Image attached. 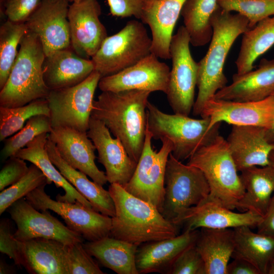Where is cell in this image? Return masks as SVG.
Returning a JSON list of instances; mask_svg holds the SVG:
<instances>
[{"instance_id": "8d00e7d4", "label": "cell", "mask_w": 274, "mask_h": 274, "mask_svg": "<svg viewBox=\"0 0 274 274\" xmlns=\"http://www.w3.org/2000/svg\"><path fill=\"white\" fill-rule=\"evenodd\" d=\"M52 128L50 118L48 116L40 114L30 118L20 130L5 140L1 151V161H5L14 156L36 136L44 133H49Z\"/></svg>"}, {"instance_id": "836d02e7", "label": "cell", "mask_w": 274, "mask_h": 274, "mask_svg": "<svg viewBox=\"0 0 274 274\" xmlns=\"http://www.w3.org/2000/svg\"><path fill=\"white\" fill-rule=\"evenodd\" d=\"M218 0H187L181 15L184 26L194 47L210 42L213 35L211 17L218 6Z\"/></svg>"}, {"instance_id": "bcb514c9", "label": "cell", "mask_w": 274, "mask_h": 274, "mask_svg": "<svg viewBox=\"0 0 274 274\" xmlns=\"http://www.w3.org/2000/svg\"><path fill=\"white\" fill-rule=\"evenodd\" d=\"M257 228L259 233L274 236V193L266 212Z\"/></svg>"}, {"instance_id": "4dcf8cb0", "label": "cell", "mask_w": 274, "mask_h": 274, "mask_svg": "<svg viewBox=\"0 0 274 274\" xmlns=\"http://www.w3.org/2000/svg\"><path fill=\"white\" fill-rule=\"evenodd\" d=\"M86 251L102 266L118 274H139L135 264L138 246L110 235L83 243Z\"/></svg>"}, {"instance_id": "ba28073f", "label": "cell", "mask_w": 274, "mask_h": 274, "mask_svg": "<svg viewBox=\"0 0 274 274\" xmlns=\"http://www.w3.org/2000/svg\"><path fill=\"white\" fill-rule=\"evenodd\" d=\"M210 191L207 181L199 168L184 164L170 154L165 173L161 212L165 219L174 223L186 210L207 199Z\"/></svg>"}, {"instance_id": "4fadbf2b", "label": "cell", "mask_w": 274, "mask_h": 274, "mask_svg": "<svg viewBox=\"0 0 274 274\" xmlns=\"http://www.w3.org/2000/svg\"><path fill=\"white\" fill-rule=\"evenodd\" d=\"M23 198L15 202L8 212L17 225L14 233L18 241L42 238L58 241L65 245L83 243L78 233L65 226L48 210L40 212Z\"/></svg>"}, {"instance_id": "ac0fdd59", "label": "cell", "mask_w": 274, "mask_h": 274, "mask_svg": "<svg viewBox=\"0 0 274 274\" xmlns=\"http://www.w3.org/2000/svg\"><path fill=\"white\" fill-rule=\"evenodd\" d=\"M87 133L97 151L98 162L106 169L108 182L124 186L132 177L137 162L129 156L121 141L112 136L100 120L91 116Z\"/></svg>"}, {"instance_id": "8fae6325", "label": "cell", "mask_w": 274, "mask_h": 274, "mask_svg": "<svg viewBox=\"0 0 274 274\" xmlns=\"http://www.w3.org/2000/svg\"><path fill=\"white\" fill-rule=\"evenodd\" d=\"M152 139L147 128L143 149L135 171L130 180L122 187L130 194L152 204L161 213L166 166L173 145L168 140L162 139L159 150H154Z\"/></svg>"}, {"instance_id": "f907efd6", "label": "cell", "mask_w": 274, "mask_h": 274, "mask_svg": "<svg viewBox=\"0 0 274 274\" xmlns=\"http://www.w3.org/2000/svg\"><path fill=\"white\" fill-rule=\"evenodd\" d=\"M269 165L270 166L274 169V150H273L271 152L269 155Z\"/></svg>"}, {"instance_id": "60d3db41", "label": "cell", "mask_w": 274, "mask_h": 274, "mask_svg": "<svg viewBox=\"0 0 274 274\" xmlns=\"http://www.w3.org/2000/svg\"><path fill=\"white\" fill-rule=\"evenodd\" d=\"M169 274H206L204 261L195 244L182 252L172 264Z\"/></svg>"}, {"instance_id": "5b68a950", "label": "cell", "mask_w": 274, "mask_h": 274, "mask_svg": "<svg viewBox=\"0 0 274 274\" xmlns=\"http://www.w3.org/2000/svg\"><path fill=\"white\" fill-rule=\"evenodd\" d=\"M187 164L202 172L210 187L208 199L231 210L236 209L245 189L223 137L219 135L197 150Z\"/></svg>"}, {"instance_id": "6da1fadb", "label": "cell", "mask_w": 274, "mask_h": 274, "mask_svg": "<svg viewBox=\"0 0 274 274\" xmlns=\"http://www.w3.org/2000/svg\"><path fill=\"white\" fill-rule=\"evenodd\" d=\"M150 93L138 90L102 91L93 104L91 117L106 125L137 163L145 143Z\"/></svg>"}, {"instance_id": "cb8c5ba5", "label": "cell", "mask_w": 274, "mask_h": 274, "mask_svg": "<svg viewBox=\"0 0 274 274\" xmlns=\"http://www.w3.org/2000/svg\"><path fill=\"white\" fill-rule=\"evenodd\" d=\"M20 266L31 274H68L67 245L42 238L18 241Z\"/></svg>"}, {"instance_id": "1f68e13d", "label": "cell", "mask_w": 274, "mask_h": 274, "mask_svg": "<svg viewBox=\"0 0 274 274\" xmlns=\"http://www.w3.org/2000/svg\"><path fill=\"white\" fill-rule=\"evenodd\" d=\"M234 248L232 258L244 259L253 265L260 274H268L274 262V236L242 226L233 228Z\"/></svg>"}, {"instance_id": "d6986e66", "label": "cell", "mask_w": 274, "mask_h": 274, "mask_svg": "<svg viewBox=\"0 0 274 274\" xmlns=\"http://www.w3.org/2000/svg\"><path fill=\"white\" fill-rule=\"evenodd\" d=\"M48 137L68 164L101 186L107 183L106 173L95 163L96 149L87 132L69 127H55L52 128Z\"/></svg>"}, {"instance_id": "83f0119b", "label": "cell", "mask_w": 274, "mask_h": 274, "mask_svg": "<svg viewBox=\"0 0 274 274\" xmlns=\"http://www.w3.org/2000/svg\"><path fill=\"white\" fill-rule=\"evenodd\" d=\"M48 136L49 133H44L36 136L14 156L37 165L57 188L61 187L64 190L65 194H58L56 197L57 200L71 203L78 200L85 206L93 208L90 202L65 179L51 161L45 147Z\"/></svg>"}, {"instance_id": "b9f144b4", "label": "cell", "mask_w": 274, "mask_h": 274, "mask_svg": "<svg viewBox=\"0 0 274 274\" xmlns=\"http://www.w3.org/2000/svg\"><path fill=\"white\" fill-rule=\"evenodd\" d=\"M42 0H0L1 16L14 22H25Z\"/></svg>"}, {"instance_id": "d590c367", "label": "cell", "mask_w": 274, "mask_h": 274, "mask_svg": "<svg viewBox=\"0 0 274 274\" xmlns=\"http://www.w3.org/2000/svg\"><path fill=\"white\" fill-rule=\"evenodd\" d=\"M40 114L50 117V110L46 98L36 99L15 108L0 106V141H4L16 133L30 118Z\"/></svg>"}, {"instance_id": "9a60e30c", "label": "cell", "mask_w": 274, "mask_h": 274, "mask_svg": "<svg viewBox=\"0 0 274 274\" xmlns=\"http://www.w3.org/2000/svg\"><path fill=\"white\" fill-rule=\"evenodd\" d=\"M201 118L210 119V128L224 122L232 125L268 128L274 118V96L258 101H235L213 98L204 105Z\"/></svg>"}, {"instance_id": "74e56055", "label": "cell", "mask_w": 274, "mask_h": 274, "mask_svg": "<svg viewBox=\"0 0 274 274\" xmlns=\"http://www.w3.org/2000/svg\"><path fill=\"white\" fill-rule=\"evenodd\" d=\"M51 183L43 172L37 165L31 163L27 173L19 181L1 191L0 215L15 202L25 197L35 189Z\"/></svg>"}, {"instance_id": "d6a6232c", "label": "cell", "mask_w": 274, "mask_h": 274, "mask_svg": "<svg viewBox=\"0 0 274 274\" xmlns=\"http://www.w3.org/2000/svg\"><path fill=\"white\" fill-rule=\"evenodd\" d=\"M241 48L235 62L237 74L249 72L257 59L274 45V16L268 17L243 34Z\"/></svg>"}, {"instance_id": "f6af8a7d", "label": "cell", "mask_w": 274, "mask_h": 274, "mask_svg": "<svg viewBox=\"0 0 274 274\" xmlns=\"http://www.w3.org/2000/svg\"><path fill=\"white\" fill-rule=\"evenodd\" d=\"M0 251L12 259L15 264L20 266L18 241L12 233L9 220L3 219L0 223Z\"/></svg>"}, {"instance_id": "ffe728a7", "label": "cell", "mask_w": 274, "mask_h": 274, "mask_svg": "<svg viewBox=\"0 0 274 274\" xmlns=\"http://www.w3.org/2000/svg\"><path fill=\"white\" fill-rule=\"evenodd\" d=\"M263 217L251 211L235 212L208 198L186 210L174 221L185 230L198 228H234L242 226L257 227Z\"/></svg>"}, {"instance_id": "9c48e42d", "label": "cell", "mask_w": 274, "mask_h": 274, "mask_svg": "<svg viewBox=\"0 0 274 274\" xmlns=\"http://www.w3.org/2000/svg\"><path fill=\"white\" fill-rule=\"evenodd\" d=\"M190 41L183 26L179 27L172 38L170 71L167 99L176 114L189 116L195 102L198 65L190 50Z\"/></svg>"}, {"instance_id": "4316f807", "label": "cell", "mask_w": 274, "mask_h": 274, "mask_svg": "<svg viewBox=\"0 0 274 274\" xmlns=\"http://www.w3.org/2000/svg\"><path fill=\"white\" fill-rule=\"evenodd\" d=\"M45 147L52 162L65 179L90 202L93 209L104 215L114 217L115 205L109 191L102 186L90 181L85 174L68 164L49 137Z\"/></svg>"}, {"instance_id": "603a6c76", "label": "cell", "mask_w": 274, "mask_h": 274, "mask_svg": "<svg viewBox=\"0 0 274 274\" xmlns=\"http://www.w3.org/2000/svg\"><path fill=\"white\" fill-rule=\"evenodd\" d=\"M265 129L232 125L226 142L238 172L252 166L269 165L274 145L267 141Z\"/></svg>"}, {"instance_id": "11a10c76", "label": "cell", "mask_w": 274, "mask_h": 274, "mask_svg": "<svg viewBox=\"0 0 274 274\" xmlns=\"http://www.w3.org/2000/svg\"><path fill=\"white\" fill-rule=\"evenodd\" d=\"M273 263H274V262H273Z\"/></svg>"}, {"instance_id": "e575fe53", "label": "cell", "mask_w": 274, "mask_h": 274, "mask_svg": "<svg viewBox=\"0 0 274 274\" xmlns=\"http://www.w3.org/2000/svg\"><path fill=\"white\" fill-rule=\"evenodd\" d=\"M28 29L25 22L6 20L0 27V89L5 85L16 59L20 43Z\"/></svg>"}, {"instance_id": "7a4b0ae2", "label": "cell", "mask_w": 274, "mask_h": 274, "mask_svg": "<svg viewBox=\"0 0 274 274\" xmlns=\"http://www.w3.org/2000/svg\"><path fill=\"white\" fill-rule=\"evenodd\" d=\"M217 7L211 17L213 35L208 50L198 62V94L192 109L200 116L205 104L227 85L224 73L228 54L237 38L249 28V21L241 14Z\"/></svg>"}, {"instance_id": "2e32d148", "label": "cell", "mask_w": 274, "mask_h": 274, "mask_svg": "<svg viewBox=\"0 0 274 274\" xmlns=\"http://www.w3.org/2000/svg\"><path fill=\"white\" fill-rule=\"evenodd\" d=\"M68 0H42L25 22L29 31L36 34L46 56L71 48Z\"/></svg>"}, {"instance_id": "3957f363", "label": "cell", "mask_w": 274, "mask_h": 274, "mask_svg": "<svg viewBox=\"0 0 274 274\" xmlns=\"http://www.w3.org/2000/svg\"><path fill=\"white\" fill-rule=\"evenodd\" d=\"M108 191L115 208L110 236L138 246L179 235L180 226L166 220L152 204L110 184Z\"/></svg>"}, {"instance_id": "7dc6e473", "label": "cell", "mask_w": 274, "mask_h": 274, "mask_svg": "<svg viewBox=\"0 0 274 274\" xmlns=\"http://www.w3.org/2000/svg\"><path fill=\"white\" fill-rule=\"evenodd\" d=\"M227 274H260L258 269L248 261L238 258H233L226 268Z\"/></svg>"}, {"instance_id": "5bb4252c", "label": "cell", "mask_w": 274, "mask_h": 274, "mask_svg": "<svg viewBox=\"0 0 274 274\" xmlns=\"http://www.w3.org/2000/svg\"><path fill=\"white\" fill-rule=\"evenodd\" d=\"M158 58L151 53L133 65L101 78L98 87L101 91L138 90L166 94L170 70Z\"/></svg>"}, {"instance_id": "f546056e", "label": "cell", "mask_w": 274, "mask_h": 274, "mask_svg": "<svg viewBox=\"0 0 274 274\" xmlns=\"http://www.w3.org/2000/svg\"><path fill=\"white\" fill-rule=\"evenodd\" d=\"M195 247L204 261L206 274H227L234 248L233 229L201 228Z\"/></svg>"}, {"instance_id": "7402d4cb", "label": "cell", "mask_w": 274, "mask_h": 274, "mask_svg": "<svg viewBox=\"0 0 274 274\" xmlns=\"http://www.w3.org/2000/svg\"><path fill=\"white\" fill-rule=\"evenodd\" d=\"M199 230H185L180 235L142 244L135 256L139 273H168L175 260L188 247L194 245Z\"/></svg>"}, {"instance_id": "7bdbcfd3", "label": "cell", "mask_w": 274, "mask_h": 274, "mask_svg": "<svg viewBox=\"0 0 274 274\" xmlns=\"http://www.w3.org/2000/svg\"><path fill=\"white\" fill-rule=\"evenodd\" d=\"M25 160L15 156L9 157L0 172V190L19 181L27 172L29 167Z\"/></svg>"}, {"instance_id": "7c38bea8", "label": "cell", "mask_w": 274, "mask_h": 274, "mask_svg": "<svg viewBox=\"0 0 274 274\" xmlns=\"http://www.w3.org/2000/svg\"><path fill=\"white\" fill-rule=\"evenodd\" d=\"M42 185L25 197L36 209L50 210L61 217L67 227L88 242L95 241L110 235L112 217L104 215L93 208L76 200L74 203L52 199Z\"/></svg>"}, {"instance_id": "d4e9b609", "label": "cell", "mask_w": 274, "mask_h": 274, "mask_svg": "<svg viewBox=\"0 0 274 274\" xmlns=\"http://www.w3.org/2000/svg\"><path fill=\"white\" fill-rule=\"evenodd\" d=\"M43 70L44 82L52 90L80 84L94 71V66L91 59L79 56L71 47L46 56Z\"/></svg>"}, {"instance_id": "ee69618b", "label": "cell", "mask_w": 274, "mask_h": 274, "mask_svg": "<svg viewBox=\"0 0 274 274\" xmlns=\"http://www.w3.org/2000/svg\"><path fill=\"white\" fill-rule=\"evenodd\" d=\"M111 14L122 18L134 16L141 19L145 0H107Z\"/></svg>"}, {"instance_id": "681fc988", "label": "cell", "mask_w": 274, "mask_h": 274, "mask_svg": "<svg viewBox=\"0 0 274 274\" xmlns=\"http://www.w3.org/2000/svg\"><path fill=\"white\" fill-rule=\"evenodd\" d=\"M11 267L7 264V263H4L3 261L1 260L0 264V273H12Z\"/></svg>"}, {"instance_id": "f5cc1de1", "label": "cell", "mask_w": 274, "mask_h": 274, "mask_svg": "<svg viewBox=\"0 0 274 274\" xmlns=\"http://www.w3.org/2000/svg\"><path fill=\"white\" fill-rule=\"evenodd\" d=\"M81 1H82V0H68L69 2H72V3L78 2H80Z\"/></svg>"}, {"instance_id": "c3c4849f", "label": "cell", "mask_w": 274, "mask_h": 274, "mask_svg": "<svg viewBox=\"0 0 274 274\" xmlns=\"http://www.w3.org/2000/svg\"><path fill=\"white\" fill-rule=\"evenodd\" d=\"M273 95L274 96V93ZM265 136L267 141L274 145V118L270 126L265 129Z\"/></svg>"}, {"instance_id": "f1b7e54d", "label": "cell", "mask_w": 274, "mask_h": 274, "mask_svg": "<svg viewBox=\"0 0 274 274\" xmlns=\"http://www.w3.org/2000/svg\"><path fill=\"white\" fill-rule=\"evenodd\" d=\"M239 172L245 193L236 209L253 212L263 217L274 193V169L269 165L254 166Z\"/></svg>"}, {"instance_id": "816d5d0a", "label": "cell", "mask_w": 274, "mask_h": 274, "mask_svg": "<svg viewBox=\"0 0 274 274\" xmlns=\"http://www.w3.org/2000/svg\"><path fill=\"white\" fill-rule=\"evenodd\" d=\"M268 274H274V263H272L269 269Z\"/></svg>"}, {"instance_id": "44dd1931", "label": "cell", "mask_w": 274, "mask_h": 274, "mask_svg": "<svg viewBox=\"0 0 274 274\" xmlns=\"http://www.w3.org/2000/svg\"><path fill=\"white\" fill-rule=\"evenodd\" d=\"M187 0H145L141 21L151 30V53L163 59H170L173 33Z\"/></svg>"}, {"instance_id": "277c9868", "label": "cell", "mask_w": 274, "mask_h": 274, "mask_svg": "<svg viewBox=\"0 0 274 274\" xmlns=\"http://www.w3.org/2000/svg\"><path fill=\"white\" fill-rule=\"evenodd\" d=\"M45 57L39 38L28 30L20 43L7 81L0 89V106L15 108L46 98L50 90L43 78Z\"/></svg>"}, {"instance_id": "db71d44e", "label": "cell", "mask_w": 274, "mask_h": 274, "mask_svg": "<svg viewBox=\"0 0 274 274\" xmlns=\"http://www.w3.org/2000/svg\"><path fill=\"white\" fill-rule=\"evenodd\" d=\"M53 1H58V0H53Z\"/></svg>"}, {"instance_id": "ab89813d", "label": "cell", "mask_w": 274, "mask_h": 274, "mask_svg": "<svg viewBox=\"0 0 274 274\" xmlns=\"http://www.w3.org/2000/svg\"><path fill=\"white\" fill-rule=\"evenodd\" d=\"M84 249L83 243L67 245L68 274H104L97 261Z\"/></svg>"}, {"instance_id": "484cf974", "label": "cell", "mask_w": 274, "mask_h": 274, "mask_svg": "<svg viewBox=\"0 0 274 274\" xmlns=\"http://www.w3.org/2000/svg\"><path fill=\"white\" fill-rule=\"evenodd\" d=\"M274 93V59L261 60L258 68L244 74H234L232 82L219 90L216 99L258 101Z\"/></svg>"}, {"instance_id": "8992f818", "label": "cell", "mask_w": 274, "mask_h": 274, "mask_svg": "<svg viewBox=\"0 0 274 274\" xmlns=\"http://www.w3.org/2000/svg\"><path fill=\"white\" fill-rule=\"evenodd\" d=\"M147 113V128L153 139L170 141L172 154L182 162L220 135L221 123L210 128L209 118L198 119L179 114H167L149 101Z\"/></svg>"}, {"instance_id": "f35d334b", "label": "cell", "mask_w": 274, "mask_h": 274, "mask_svg": "<svg viewBox=\"0 0 274 274\" xmlns=\"http://www.w3.org/2000/svg\"><path fill=\"white\" fill-rule=\"evenodd\" d=\"M217 3L222 9L236 12L246 17L249 28L274 16V0H218Z\"/></svg>"}, {"instance_id": "e0dca14e", "label": "cell", "mask_w": 274, "mask_h": 274, "mask_svg": "<svg viewBox=\"0 0 274 274\" xmlns=\"http://www.w3.org/2000/svg\"><path fill=\"white\" fill-rule=\"evenodd\" d=\"M101 7L97 0L72 3L68 11L71 47L79 56L91 58L108 37L99 19Z\"/></svg>"}, {"instance_id": "30bf717a", "label": "cell", "mask_w": 274, "mask_h": 274, "mask_svg": "<svg viewBox=\"0 0 274 274\" xmlns=\"http://www.w3.org/2000/svg\"><path fill=\"white\" fill-rule=\"evenodd\" d=\"M101 78L100 74L94 70L77 85L50 90L46 99L52 128L69 127L87 131L94 93Z\"/></svg>"}, {"instance_id": "52a82bcc", "label": "cell", "mask_w": 274, "mask_h": 274, "mask_svg": "<svg viewBox=\"0 0 274 274\" xmlns=\"http://www.w3.org/2000/svg\"><path fill=\"white\" fill-rule=\"evenodd\" d=\"M151 45L144 23L131 20L118 32L108 36L91 59L102 78L136 63L151 53Z\"/></svg>"}]
</instances>
